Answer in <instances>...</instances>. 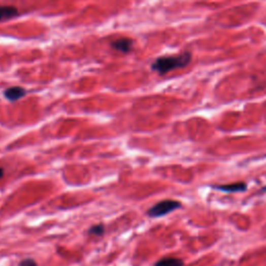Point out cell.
<instances>
[{"label": "cell", "instance_id": "1", "mask_svg": "<svg viewBox=\"0 0 266 266\" xmlns=\"http://www.w3.org/2000/svg\"><path fill=\"white\" fill-rule=\"evenodd\" d=\"M190 60L191 54L189 52H183L181 54L172 56H162L158 57L152 63V70L163 75L173 70L184 68V66L189 64Z\"/></svg>", "mask_w": 266, "mask_h": 266}, {"label": "cell", "instance_id": "6", "mask_svg": "<svg viewBox=\"0 0 266 266\" xmlns=\"http://www.w3.org/2000/svg\"><path fill=\"white\" fill-rule=\"evenodd\" d=\"M18 15V10L15 7L3 6L0 7V22L10 20Z\"/></svg>", "mask_w": 266, "mask_h": 266}, {"label": "cell", "instance_id": "4", "mask_svg": "<svg viewBox=\"0 0 266 266\" xmlns=\"http://www.w3.org/2000/svg\"><path fill=\"white\" fill-rule=\"evenodd\" d=\"M112 47L123 53L129 52L133 47V41L128 38H122L112 43Z\"/></svg>", "mask_w": 266, "mask_h": 266}, {"label": "cell", "instance_id": "2", "mask_svg": "<svg viewBox=\"0 0 266 266\" xmlns=\"http://www.w3.org/2000/svg\"><path fill=\"white\" fill-rule=\"evenodd\" d=\"M180 207H181V203L178 201H174V200H164V201H161L156 205H154L152 208H150L148 214L151 217H159V216L167 215Z\"/></svg>", "mask_w": 266, "mask_h": 266}, {"label": "cell", "instance_id": "3", "mask_svg": "<svg viewBox=\"0 0 266 266\" xmlns=\"http://www.w3.org/2000/svg\"><path fill=\"white\" fill-rule=\"evenodd\" d=\"M26 95V91L21 86H13L5 91V97L10 101H17Z\"/></svg>", "mask_w": 266, "mask_h": 266}, {"label": "cell", "instance_id": "8", "mask_svg": "<svg viewBox=\"0 0 266 266\" xmlns=\"http://www.w3.org/2000/svg\"><path fill=\"white\" fill-rule=\"evenodd\" d=\"M104 226L103 225H96L93 226L90 230H88V233L92 234V235H96V236H102L104 233Z\"/></svg>", "mask_w": 266, "mask_h": 266}, {"label": "cell", "instance_id": "5", "mask_svg": "<svg viewBox=\"0 0 266 266\" xmlns=\"http://www.w3.org/2000/svg\"><path fill=\"white\" fill-rule=\"evenodd\" d=\"M214 188L226 192H237V191H245L247 189V184L243 182H237V183H231L226 185H217L214 186Z\"/></svg>", "mask_w": 266, "mask_h": 266}, {"label": "cell", "instance_id": "7", "mask_svg": "<svg viewBox=\"0 0 266 266\" xmlns=\"http://www.w3.org/2000/svg\"><path fill=\"white\" fill-rule=\"evenodd\" d=\"M184 263L179 258H174V257H167L161 260H159L155 266H183Z\"/></svg>", "mask_w": 266, "mask_h": 266}, {"label": "cell", "instance_id": "10", "mask_svg": "<svg viewBox=\"0 0 266 266\" xmlns=\"http://www.w3.org/2000/svg\"><path fill=\"white\" fill-rule=\"evenodd\" d=\"M4 174H5V172H4V169H2V168H0V179H2V178H3V176H4Z\"/></svg>", "mask_w": 266, "mask_h": 266}, {"label": "cell", "instance_id": "9", "mask_svg": "<svg viewBox=\"0 0 266 266\" xmlns=\"http://www.w3.org/2000/svg\"><path fill=\"white\" fill-rule=\"evenodd\" d=\"M19 266H38L37 262L32 259H25L23 261H21Z\"/></svg>", "mask_w": 266, "mask_h": 266}]
</instances>
